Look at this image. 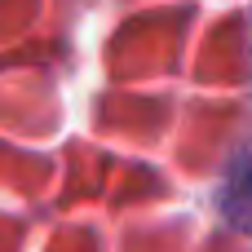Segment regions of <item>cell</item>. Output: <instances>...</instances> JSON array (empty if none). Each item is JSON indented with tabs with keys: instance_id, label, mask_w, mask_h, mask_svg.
<instances>
[{
	"instance_id": "obj_1",
	"label": "cell",
	"mask_w": 252,
	"mask_h": 252,
	"mask_svg": "<svg viewBox=\"0 0 252 252\" xmlns=\"http://www.w3.org/2000/svg\"><path fill=\"white\" fill-rule=\"evenodd\" d=\"M221 213L252 235V151H244L235 159V168L226 173V186H221Z\"/></svg>"
}]
</instances>
